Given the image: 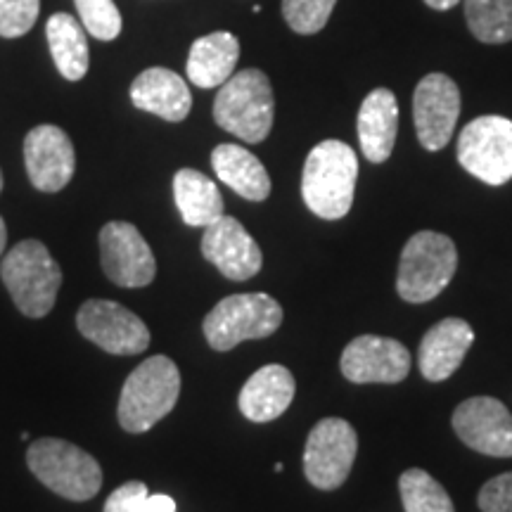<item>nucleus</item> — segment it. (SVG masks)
I'll return each mask as SVG.
<instances>
[{"mask_svg": "<svg viewBox=\"0 0 512 512\" xmlns=\"http://www.w3.org/2000/svg\"><path fill=\"white\" fill-rule=\"evenodd\" d=\"M147 496L143 482H126L107 498L105 512H147Z\"/></svg>", "mask_w": 512, "mask_h": 512, "instance_id": "7c9ffc66", "label": "nucleus"}, {"mask_svg": "<svg viewBox=\"0 0 512 512\" xmlns=\"http://www.w3.org/2000/svg\"><path fill=\"white\" fill-rule=\"evenodd\" d=\"M81 24L98 41H114L121 34V12L114 0H74Z\"/></svg>", "mask_w": 512, "mask_h": 512, "instance_id": "bb28decb", "label": "nucleus"}, {"mask_svg": "<svg viewBox=\"0 0 512 512\" xmlns=\"http://www.w3.org/2000/svg\"><path fill=\"white\" fill-rule=\"evenodd\" d=\"M475 342V330L463 318H444L420 342L418 366L425 380L444 382L463 363L467 351Z\"/></svg>", "mask_w": 512, "mask_h": 512, "instance_id": "f3484780", "label": "nucleus"}, {"mask_svg": "<svg viewBox=\"0 0 512 512\" xmlns=\"http://www.w3.org/2000/svg\"><path fill=\"white\" fill-rule=\"evenodd\" d=\"M240 57L238 38L228 31H214L192 43L185 72L197 88L223 86L235 74Z\"/></svg>", "mask_w": 512, "mask_h": 512, "instance_id": "412c9836", "label": "nucleus"}, {"mask_svg": "<svg viewBox=\"0 0 512 512\" xmlns=\"http://www.w3.org/2000/svg\"><path fill=\"white\" fill-rule=\"evenodd\" d=\"M50 55H53L55 67L67 81H81L91 64V53H88V41L83 24L76 22L67 12H57L48 19L46 27Z\"/></svg>", "mask_w": 512, "mask_h": 512, "instance_id": "b1692460", "label": "nucleus"}, {"mask_svg": "<svg viewBox=\"0 0 512 512\" xmlns=\"http://www.w3.org/2000/svg\"><path fill=\"white\" fill-rule=\"evenodd\" d=\"M399 491L406 512H456L444 486L420 467H411V470L403 472Z\"/></svg>", "mask_w": 512, "mask_h": 512, "instance_id": "a878e982", "label": "nucleus"}, {"mask_svg": "<svg viewBox=\"0 0 512 512\" xmlns=\"http://www.w3.org/2000/svg\"><path fill=\"white\" fill-rule=\"evenodd\" d=\"M0 192H3V171H0Z\"/></svg>", "mask_w": 512, "mask_h": 512, "instance_id": "f704fd0d", "label": "nucleus"}, {"mask_svg": "<svg viewBox=\"0 0 512 512\" xmlns=\"http://www.w3.org/2000/svg\"><path fill=\"white\" fill-rule=\"evenodd\" d=\"M465 19L482 43L512 41V0H465Z\"/></svg>", "mask_w": 512, "mask_h": 512, "instance_id": "393cba45", "label": "nucleus"}, {"mask_svg": "<svg viewBox=\"0 0 512 512\" xmlns=\"http://www.w3.org/2000/svg\"><path fill=\"white\" fill-rule=\"evenodd\" d=\"M211 166H214L219 181L249 202H264L271 195V176H268L266 166L242 145L223 143L214 147Z\"/></svg>", "mask_w": 512, "mask_h": 512, "instance_id": "4be33fe9", "label": "nucleus"}, {"mask_svg": "<svg viewBox=\"0 0 512 512\" xmlns=\"http://www.w3.org/2000/svg\"><path fill=\"white\" fill-rule=\"evenodd\" d=\"M283 325V306L264 292L230 294L204 318V337L216 351H230L247 339H266Z\"/></svg>", "mask_w": 512, "mask_h": 512, "instance_id": "0eeeda50", "label": "nucleus"}, {"mask_svg": "<svg viewBox=\"0 0 512 512\" xmlns=\"http://www.w3.org/2000/svg\"><path fill=\"white\" fill-rule=\"evenodd\" d=\"M358 453V434L347 420L325 418L309 432L304 475L316 489L332 491L347 482Z\"/></svg>", "mask_w": 512, "mask_h": 512, "instance_id": "1a4fd4ad", "label": "nucleus"}, {"mask_svg": "<svg viewBox=\"0 0 512 512\" xmlns=\"http://www.w3.org/2000/svg\"><path fill=\"white\" fill-rule=\"evenodd\" d=\"M358 157L342 140H323L309 152L302 174V197L325 221L344 219L354 204Z\"/></svg>", "mask_w": 512, "mask_h": 512, "instance_id": "f257e3e1", "label": "nucleus"}, {"mask_svg": "<svg viewBox=\"0 0 512 512\" xmlns=\"http://www.w3.org/2000/svg\"><path fill=\"white\" fill-rule=\"evenodd\" d=\"M5 245H8V228H5L3 216H0V254L5 252Z\"/></svg>", "mask_w": 512, "mask_h": 512, "instance_id": "72a5a7b5", "label": "nucleus"}, {"mask_svg": "<svg viewBox=\"0 0 512 512\" xmlns=\"http://www.w3.org/2000/svg\"><path fill=\"white\" fill-rule=\"evenodd\" d=\"M174 200L181 219L192 228H207L223 216V197L202 171L181 169L174 176Z\"/></svg>", "mask_w": 512, "mask_h": 512, "instance_id": "5701e85b", "label": "nucleus"}, {"mask_svg": "<svg viewBox=\"0 0 512 512\" xmlns=\"http://www.w3.org/2000/svg\"><path fill=\"white\" fill-rule=\"evenodd\" d=\"M273 86L261 69H245L223 83L214 100V119L245 143H261L273 128Z\"/></svg>", "mask_w": 512, "mask_h": 512, "instance_id": "20e7f679", "label": "nucleus"}, {"mask_svg": "<svg viewBox=\"0 0 512 512\" xmlns=\"http://www.w3.org/2000/svg\"><path fill=\"white\" fill-rule=\"evenodd\" d=\"M411 351L399 339L361 335L351 339L339 358L342 375L354 384H396L411 373Z\"/></svg>", "mask_w": 512, "mask_h": 512, "instance_id": "ddd939ff", "label": "nucleus"}, {"mask_svg": "<svg viewBox=\"0 0 512 512\" xmlns=\"http://www.w3.org/2000/svg\"><path fill=\"white\" fill-rule=\"evenodd\" d=\"M202 254L209 264H214L235 283H245V280L254 278L264 264L261 247L247 233V228L226 214L204 228Z\"/></svg>", "mask_w": 512, "mask_h": 512, "instance_id": "dca6fc26", "label": "nucleus"}, {"mask_svg": "<svg viewBox=\"0 0 512 512\" xmlns=\"http://www.w3.org/2000/svg\"><path fill=\"white\" fill-rule=\"evenodd\" d=\"M458 162L486 185H505L512 178V121L505 117L472 119L458 138Z\"/></svg>", "mask_w": 512, "mask_h": 512, "instance_id": "6e6552de", "label": "nucleus"}, {"mask_svg": "<svg viewBox=\"0 0 512 512\" xmlns=\"http://www.w3.org/2000/svg\"><path fill=\"white\" fill-rule=\"evenodd\" d=\"M297 384L285 366L271 363L249 377L240 392V413L252 422H271L280 418L294 399Z\"/></svg>", "mask_w": 512, "mask_h": 512, "instance_id": "aec40b11", "label": "nucleus"}, {"mask_svg": "<svg viewBox=\"0 0 512 512\" xmlns=\"http://www.w3.org/2000/svg\"><path fill=\"white\" fill-rule=\"evenodd\" d=\"M458 268V252L444 233L420 230L406 242L401 252L396 290L403 302L425 304L439 297L453 280Z\"/></svg>", "mask_w": 512, "mask_h": 512, "instance_id": "39448f33", "label": "nucleus"}, {"mask_svg": "<svg viewBox=\"0 0 512 512\" xmlns=\"http://www.w3.org/2000/svg\"><path fill=\"white\" fill-rule=\"evenodd\" d=\"M482 512H512V472L489 479L479 491Z\"/></svg>", "mask_w": 512, "mask_h": 512, "instance_id": "c756f323", "label": "nucleus"}, {"mask_svg": "<svg viewBox=\"0 0 512 512\" xmlns=\"http://www.w3.org/2000/svg\"><path fill=\"white\" fill-rule=\"evenodd\" d=\"M76 328L88 342L114 356H136L150 347V328L126 306L88 299L76 313Z\"/></svg>", "mask_w": 512, "mask_h": 512, "instance_id": "9d476101", "label": "nucleus"}, {"mask_svg": "<svg viewBox=\"0 0 512 512\" xmlns=\"http://www.w3.org/2000/svg\"><path fill=\"white\" fill-rule=\"evenodd\" d=\"M131 102L138 110L166 121H183L192 110V95L183 76L166 67H150L131 83Z\"/></svg>", "mask_w": 512, "mask_h": 512, "instance_id": "a211bd4d", "label": "nucleus"}, {"mask_svg": "<svg viewBox=\"0 0 512 512\" xmlns=\"http://www.w3.org/2000/svg\"><path fill=\"white\" fill-rule=\"evenodd\" d=\"M41 12V0H0V36L19 38L29 34Z\"/></svg>", "mask_w": 512, "mask_h": 512, "instance_id": "c85d7f7f", "label": "nucleus"}, {"mask_svg": "<svg viewBox=\"0 0 512 512\" xmlns=\"http://www.w3.org/2000/svg\"><path fill=\"white\" fill-rule=\"evenodd\" d=\"M181 396V373L169 356H152L126 377L119 396V425L143 434L174 411Z\"/></svg>", "mask_w": 512, "mask_h": 512, "instance_id": "f03ea898", "label": "nucleus"}, {"mask_svg": "<svg viewBox=\"0 0 512 512\" xmlns=\"http://www.w3.org/2000/svg\"><path fill=\"white\" fill-rule=\"evenodd\" d=\"M27 465L38 482L69 501H91L102 489L98 460L64 439H36L27 451Z\"/></svg>", "mask_w": 512, "mask_h": 512, "instance_id": "423d86ee", "label": "nucleus"}, {"mask_svg": "<svg viewBox=\"0 0 512 512\" xmlns=\"http://www.w3.org/2000/svg\"><path fill=\"white\" fill-rule=\"evenodd\" d=\"M425 3L430 5L432 10H451V8H456L460 0H425Z\"/></svg>", "mask_w": 512, "mask_h": 512, "instance_id": "473e14b6", "label": "nucleus"}, {"mask_svg": "<svg viewBox=\"0 0 512 512\" xmlns=\"http://www.w3.org/2000/svg\"><path fill=\"white\" fill-rule=\"evenodd\" d=\"M337 0H283V17L302 36L318 34L328 24Z\"/></svg>", "mask_w": 512, "mask_h": 512, "instance_id": "cd10ccee", "label": "nucleus"}, {"mask_svg": "<svg viewBox=\"0 0 512 512\" xmlns=\"http://www.w3.org/2000/svg\"><path fill=\"white\" fill-rule=\"evenodd\" d=\"M0 278L24 316L43 318L53 311L62 285L60 264L38 240H22L5 254Z\"/></svg>", "mask_w": 512, "mask_h": 512, "instance_id": "7ed1b4c3", "label": "nucleus"}, {"mask_svg": "<svg viewBox=\"0 0 512 512\" xmlns=\"http://www.w3.org/2000/svg\"><path fill=\"white\" fill-rule=\"evenodd\" d=\"M102 271L119 287H147L157 275V261L133 223L112 221L100 230Z\"/></svg>", "mask_w": 512, "mask_h": 512, "instance_id": "9b49d317", "label": "nucleus"}, {"mask_svg": "<svg viewBox=\"0 0 512 512\" xmlns=\"http://www.w3.org/2000/svg\"><path fill=\"white\" fill-rule=\"evenodd\" d=\"M453 430L472 451L494 458H512V415L491 396L467 399L453 411Z\"/></svg>", "mask_w": 512, "mask_h": 512, "instance_id": "4468645a", "label": "nucleus"}, {"mask_svg": "<svg viewBox=\"0 0 512 512\" xmlns=\"http://www.w3.org/2000/svg\"><path fill=\"white\" fill-rule=\"evenodd\" d=\"M24 164L36 190L60 192L67 188L76 171L72 140L60 126L41 124L31 128L24 138Z\"/></svg>", "mask_w": 512, "mask_h": 512, "instance_id": "2eb2a0df", "label": "nucleus"}, {"mask_svg": "<svg viewBox=\"0 0 512 512\" xmlns=\"http://www.w3.org/2000/svg\"><path fill=\"white\" fill-rule=\"evenodd\" d=\"M147 512H176V501L171 496H147Z\"/></svg>", "mask_w": 512, "mask_h": 512, "instance_id": "2f4dec72", "label": "nucleus"}, {"mask_svg": "<svg viewBox=\"0 0 512 512\" xmlns=\"http://www.w3.org/2000/svg\"><path fill=\"white\" fill-rule=\"evenodd\" d=\"M399 131V102L389 88H375L358 110V143L368 162L382 164L392 157Z\"/></svg>", "mask_w": 512, "mask_h": 512, "instance_id": "6ab92c4d", "label": "nucleus"}, {"mask_svg": "<svg viewBox=\"0 0 512 512\" xmlns=\"http://www.w3.org/2000/svg\"><path fill=\"white\" fill-rule=\"evenodd\" d=\"M460 117V91L446 74H427L413 93V121L425 150H444Z\"/></svg>", "mask_w": 512, "mask_h": 512, "instance_id": "f8f14e48", "label": "nucleus"}]
</instances>
